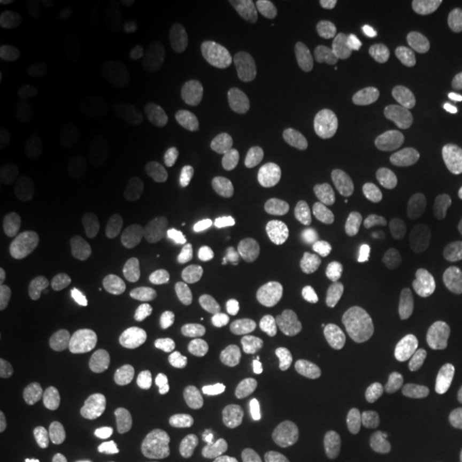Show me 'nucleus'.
I'll use <instances>...</instances> for the list:
<instances>
[{
	"instance_id": "f257e3e1",
	"label": "nucleus",
	"mask_w": 462,
	"mask_h": 462,
	"mask_svg": "<svg viewBox=\"0 0 462 462\" xmlns=\"http://www.w3.org/2000/svg\"><path fill=\"white\" fill-rule=\"evenodd\" d=\"M303 218L316 239L346 263H375L391 245L388 211L360 182H316L303 200Z\"/></svg>"
},
{
	"instance_id": "f03ea898",
	"label": "nucleus",
	"mask_w": 462,
	"mask_h": 462,
	"mask_svg": "<svg viewBox=\"0 0 462 462\" xmlns=\"http://www.w3.org/2000/svg\"><path fill=\"white\" fill-rule=\"evenodd\" d=\"M234 324L247 342L264 352L311 346L324 337L321 303L300 288L247 293L236 303Z\"/></svg>"
},
{
	"instance_id": "7ed1b4c3",
	"label": "nucleus",
	"mask_w": 462,
	"mask_h": 462,
	"mask_svg": "<svg viewBox=\"0 0 462 462\" xmlns=\"http://www.w3.org/2000/svg\"><path fill=\"white\" fill-rule=\"evenodd\" d=\"M339 331L357 355L380 365L388 373L421 375L430 367V346L421 331L396 311L373 306L346 309L339 316Z\"/></svg>"
},
{
	"instance_id": "20e7f679",
	"label": "nucleus",
	"mask_w": 462,
	"mask_h": 462,
	"mask_svg": "<svg viewBox=\"0 0 462 462\" xmlns=\"http://www.w3.org/2000/svg\"><path fill=\"white\" fill-rule=\"evenodd\" d=\"M363 11L349 0L329 3L316 23V69L321 83L339 98H355L367 78V42Z\"/></svg>"
},
{
	"instance_id": "39448f33",
	"label": "nucleus",
	"mask_w": 462,
	"mask_h": 462,
	"mask_svg": "<svg viewBox=\"0 0 462 462\" xmlns=\"http://www.w3.org/2000/svg\"><path fill=\"white\" fill-rule=\"evenodd\" d=\"M239 421V398L234 380L221 370H200L182 388L178 424L196 447L221 445Z\"/></svg>"
},
{
	"instance_id": "423d86ee",
	"label": "nucleus",
	"mask_w": 462,
	"mask_h": 462,
	"mask_svg": "<svg viewBox=\"0 0 462 462\" xmlns=\"http://www.w3.org/2000/svg\"><path fill=\"white\" fill-rule=\"evenodd\" d=\"M193 154L203 180L226 188L239 167V129L231 106L218 96H206L193 114Z\"/></svg>"
},
{
	"instance_id": "0eeeda50",
	"label": "nucleus",
	"mask_w": 462,
	"mask_h": 462,
	"mask_svg": "<svg viewBox=\"0 0 462 462\" xmlns=\"http://www.w3.org/2000/svg\"><path fill=\"white\" fill-rule=\"evenodd\" d=\"M47 355L67 370H80L98 360V324L83 300L62 296L51 303Z\"/></svg>"
},
{
	"instance_id": "6e6552de",
	"label": "nucleus",
	"mask_w": 462,
	"mask_h": 462,
	"mask_svg": "<svg viewBox=\"0 0 462 462\" xmlns=\"http://www.w3.org/2000/svg\"><path fill=\"white\" fill-rule=\"evenodd\" d=\"M67 65L65 47L44 33L16 32L0 47V78L8 85L36 88L57 80Z\"/></svg>"
},
{
	"instance_id": "1a4fd4ad",
	"label": "nucleus",
	"mask_w": 462,
	"mask_h": 462,
	"mask_svg": "<svg viewBox=\"0 0 462 462\" xmlns=\"http://www.w3.org/2000/svg\"><path fill=\"white\" fill-rule=\"evenodd\" d=\"M264 462H327V437L319 413L293 403L270 430Z\"/></svg>"
},
{
	"instance_id": "9d476101",
	"label": "nucleus",
	"mask_w": 462,
	"mask_h": 462,
	"mask_svg": "<svg viewBox=\"0 0 462 462\" xmlns=\"http://www.w3.org/2000/svg\"><path fill=\"white\" fill-rule=\"evenodd\" d=\"M72 445L78 462H126L132 437L114 398H100L85 411Z\"/></svg>"
},
{
	"instance_id": "9b49d317",
	"label": "nucleus",
	"mask_w": 462,
	"mask_h": 462,
	"mask_svg": "<svg viewBox=\"0 0 462 462\" xmlns=\"http://www.w3.org/2000/svg\"><path fill=\"white\" fill-rule=\"evenodd\" d=\"M60 149L33 134H11L0 142V175L5 180L42 185L60 172Z\"/></svg>"
},
{
	"instance_id": "f8f14e48",
	"label": "nucleus",
	"mask_w": 462,
	"mask_h": 462,
	"mask_svg": "<svg viewBox=\"0 0 462 462\" xmlns=\"http://www.w3.org/2000/svg\"><path fill=\"white\" fill-rule=\"evenodd\" d=\"M427 196L439 216L462 218V124L445 134L434 154Z\"/></svg>"
},
{
	"instance_id": "ddd939ff",
	"label": "nucleus",
	"mask_w": 462,
	"mask_h": 462,
	"mask_svg": "<svg viewBox=\"0 0 462 462\" xmlns=\"http://www.w3.org/2000/svg\"><path fill=\"white\" fill-rule=\"evenodd\" d=\"M144 218V200L136 190L114 188L100 190L80 206V221L103 236H124L139 229Z\"/></svg>"
},
{
	"instance_id": "4468645a",
	"label": "nucleus",
	"mask_w": 462,
	"mask_h": 462,
	"mask_svg": "<svg viewBox=\"0 0 462 462\" xmlns=\"http://www.w3.org/2000/svg\"><path fill=\"white\" fill-rule=\"evenodd\" d=\"M114 282V264L93 252L69 254L54 270V285L72 300H83L100 293Z\"/></svg>"
},
{
	"instance_id": "2eb2a0df",
	"label": "nucleus",
	"mask_w": 462,
	"mask_h": 462,
	"mask_svg": "<svg viewBox=\"0 0 462 462\" xmlns=\"http://www.w3.org/2000/svg\"><path fill=\"white\" fill-rule=\"evenodd\" d=\"M121 16L124 3L118 0H88L80 5L85 44L98 54H116L121 47Z\"/></svg>"
},
{
	"instance_id": "dca6fc26",
	"label": "nucleus",
	"mask_w": 462,
	"mask_h": 462,
	"mask_svg": "<svg viewBox=\"0 0 462 462\" xmlns=\"http://www.w3.org/2000/svg\"><path fill=\"white\" fill-rule=\"evenodd\" d=\"M32 398L14 383L0 385V447L18 445L32 427Z\"/></svg>"
},
{
	"instance_id": "f3484780",
	"label": "nucleus",
	"mask_w": 462,
	"mask_h": 462,
	"mask_svg": "<svg viewBox=\"0 0 462 462\" xmlns=\"http://www.w3.org/2000/svg\"><path fill=\"white\" fill-rule=\"evenodd\" d=\"M431 162L434 160H431L430 142L424 136H419V134H411L409 139H403L393 149V154L388 160V172L396 180H413V178H419L427 170H431Z\"/></svg>"
},
{
	"instance_id": "a211bd4d",
	"label": "nucleus",
	"mask_w": 462,
	"mask_h": 462,
	"mask_svg": "<svg viewBox=\"0 0 462 462\" xmlns=\"http://www.w3.org/2000/svg\"><path fill=\"white\" fill-rule=\"evenodd\" d=\"M216 39H218V32H216L214 23L199 18V21L185 23L180 32L175 33L172 50H175V57L182 62H200L203 57L211 54Z\"/></svg>"
},
{
	"instance_id": "6ab92c4d",
	"label": "nucleus",
	"mask_w": 462,
	"mask_h": 462,
	"mask_svg": "<svg viewBox=\"0 0 462 462\" xmlns=\"http://www.w3.org/2000/svg\"><path fill=\"white\" fill-rule=\"evenodd\" d=\"M434 339L452 370L462 375V309L447 306L434 319Z\"/></svg>"
},
{
	"instance_id": "aec40b11",
	"label": "nucleus",
	"mask_w": 462,
	"mask_h": 462,
	"mask_svg": "<svg viewBox=\"0 0 462 462\" xmlns=\"http://www.w3.org/2000/svg\"><path fill=\"white\" fill-rule=\"evenodd\" d=\"M411 83H413L411 67L406 65V62L383 65L370 75V90H373V96L380 100L406 98V96H409V90H411Z\"/></svg>"
},
{
	"instance_id": "412c9836",
	"label": "nucleus",
	"mask_w": 462,
	"mask_h": 462,
	"mask_svg": "<svg viewBox=\"0 0 462 462\" xmlns=\"http://www.w3.org/2000/svg\"><path fill=\"white\" fill-rule=\"evenodd\" d=\"M124 11L132 16V21L144 23V21H154V18L162 16V3H157V0H126Z\"/></svg>"
},
{
	"instance_id": "4be33fe9",
	"label": "nucleus",
	"mask_w": 462,
	"mask_h": 462,
	"mask_svg": "<svg viewBox=\"0 0 462 462\" xmlns=\"http://www.w3.org/2000/svg\"><path fill=\"white\" fill-rule=\"evenodd\" d=\"M360 11L367 14V16L388 21V18L398 16L403 11V3L401 0H363L360 3Z\"/></svg>"
},
{
	"instance_id": "5701e85b",
	"label": "nucleus",
	"mask_w": 462,
	"mask_h": 462,
	"mask_svg": "<svg viewBox=\"0 0 462 462\" xmlns=\"http://www.w3.org/2000/svg\"><path fill=\"white\" fill-rule=\"evenodd\" d=\"M39 8V0H3L0 11L3 14H29Z\"/></svg>"
},
{
	"instance_id": "b1692460",
	"label": "nucleus",
	"mask_w": 462,
	"mask_h": 462,
	"mask_svg": "<svg viewBox=\"0 0 462 462\" xmlns=\"http://www.w3.org/2000/svg\"><path fill=\"white\" fill-rule=\"evenodd\" d=\"M5 236H8V221L5 216H0V247H5Z\"/></svg>"
}]
</instances>
